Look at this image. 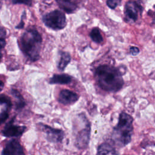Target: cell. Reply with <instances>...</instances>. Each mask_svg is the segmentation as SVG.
I'll return each instance as SVG.
<instances>
[{"mask_svg": "<svg viewBox=\"0 0 155 155\" xmlns=\"http://www.w3.org/2000/svg\"><path fill=\"white\" fill-rule=\"evenodd\" d=\"M94 74L98 85L104 91L117 92L124 85L121 71L112 65L104 64L98 66Z\"/></svg>", "mask_w": 155, "mask_h": 155, "instance_id": "obj_1", "label": "cell"}, {"mask_svg": "<svg viewBox=\"0 0 155 155\" xmlns=\"http://www.w3.org/2000/svg\"><path fill=\"white\" fill-rule=\"evenodd\" d=\"M42 36L34 28H27L20 38V47L24 54L31 61L39 59L42 44Z\"/></svg>", "mask_w": 155, "mask_h": 155, "instance_id": "obj_2", "label": "cell"}, {"mask_svg": "<svg viewBox=\"0 0 155 155\" xmlns=\"http://www.w3.org/2000/svg\"><path fill=\"white\" fill-rule=\"evenodd\" d=\"M133 118L128 113H120L117 125L114 127L111 137L114 142L119 147L128 145L131 140L133 131Z\"/></svg>", "mask_w": 155, "mask_h": 155, "instance_id": "obj_3", "label": "cell"}, {"mask_svg": "<svg viewBox=\"0 0 155 155\" xmlns=\"http://www.w3.org/2000/svg\"><path fill=\"white\" fill-rule=\"evenodd\" d=\"M42 19L47 27L54 30L63 29L67 24L64 13L57 9L43 15Z\"/></svg>", "mask_w": 155, "mask_h": 155, "instance_id": "obj_4", "label": "cell"}, {"mask_svg": "<svg viewBox=\"0 0 155 155\" xmlns=\"http://www.w3.org/2000/svg\"><path fill=\"white\" fill-rule=\"evenodd\" d=\"M143 7L138 1H129L125 5L124 19L127 22L134 23L137 19L139 15L142 14Z\"/></svg>", "mask_w": 155, "mask_h": 155, "instance_id": "obj_5", "label": "cell"}, {"mask_svg": "<svg viewBox=\"0 0 155 155\" xmlns=\"http://www.w3.org/2000/svg\"><path fill=\"white\" fill-rule=\"evenodd\" d=\"M90 123L88 119L86 120L82 128H81L76 136L75 145L79 149L86 148L88 145L90 137Z\"/></svg>", "mask_w": 155, "mask_h": 155, "instance_id": "obj_6", "label": "cell"}, {"mask_svg": "<svg viewBox=\"0 0 155 155\" xmlns=\"http://www.w3.org/2000/svg\"><path fill=\"white\" fill-rule=\"evenodd\" d=\"M41 130L45 134L47 139L53 143L61 142L64 137V132L60 129L54 128L48 125L39 124Z\"/></svg>", "mask_w": 155, "mask_h": 155, "instance_id": "obj_7", "label": "cell"}, {"mask_svg": "<svg viewBox=\"0 0 155 155\" xmlns=\"http://www.w3.org/2000/svg\"><path fill=\"white\" fill-rule=\"evenodd\" d=\"M14 119L15 117H13L10 122L7 123L2 129L1 133L4 136L7 137H19L25 132L26 127L14 124Z\"/></svg>", "mask_w": 155, "mask_h": 155, "instance_id": "obj_8", "label": "cell"}, {"mask_svg": "<svg viewBox=\"0 0 155 155\" xmlns=\"http://www.w3.org/2000/svg\"><path fill=\"white\" fill-rule=\"evenodd\" d=\"M1 155H25L20 143L16 139H11L4 146Z\"/></svg>", "mask_w": 155, "mask_h": 155, "instance_id": "obj_9", "label": "cell"}, {"mask_svg": "<svg viewBox=\"0 0 155 155\" xmlns=\"http://www.w3.org/2000/svg\"><path fill=\"white\" fill-rule=\"evenodd\" d=\"M1 102V113H0V121L2 124L9 116V111L12 108V104L9 97L5 94H1L0 96Z\"/></svg>", "mask_w": 155, "mask_h": 155, "instance_id": "obj_10", "label": "cell"}, {"mask_svg": "<svg viewBox=\"0 0 155 155\" xmlns=\"http://www.w3.org/2000/svg\"><path fill=\"white\" fill-rule=\"evenodd\" d=\"M79 99V96L71 90L64 89L59 93L58 101L64 105H70Z\"/></svg>", "mask_w": 155, "mask_h": 155, "instance_id": "obj_11", "label": "cell"}, {"mask_svg": "<svg viewBox=\"0 0 155 155\" xmlns=\"http://www.w3.org/2000/svg\"><path fill=\"white\" fill-rule=\"evenodd\" d=\"M72 77L67 74H54L49 79L50 84H67L71 82Z\"/></svg>", "mask_w": 155, "mask_h": 155, "instance_id": "obj_12", "label": "cell"}, {"mask_svg": "<svg viewBox=\"0 0 155 155\" xmlns=\"http://www.w3.org/2000/svg\"><path fill=\"white\" fill-rule=\"evenodd\" d=\"M97 155H119V154L110 143L105 142L98 147Z\"/></svg>", "mask_w": 155, "mask_h": 155, "instance_id": "obj_13", "label": "cell"}, {"mask_svg": "<svg viewBox=\"0 0 155 155\" xmlns=\"http://www.w3.org/2000/svg\"><path fill=\"white\" fill-rule=\"evenodd\" d=\"M56 2L58 4L59 7L67 13H73L78 8L77 4L71 1L58 0Z\"/></svg>", "mask_w": 155, "mask_h": 155, "instance_id": "obj_14", "label": "cell"}, {"mask_svg": "<svg viewBox=\"0 0 155 155\" xmlns=\"http://www.w3.org/2000/svg\"><path fill=\"white\" fill-rule=\"evenodd\" d=\"M60 57L57 67L60 71H64L71 61V56L68 52L60 51Z\"/></svg>", "mask_w": 155, "mask_h": 155, "instance_id": "obj_15", "label": "cell"}, {"mask_svg": "<svg viewBox=\"0 0 155 155\" xmlns=\"http://www.w3.org/2000/svg\"><path fill=\"white\" fill-rule=\"evenodd\" d=\"M10 93L16 99L15 103V108L16 110H21L25 105V102L21 93L16 89H11Z\"/></svg>", "mask_w": 155, "mask_h": 155, "instance_id": "obj_16", "label": "cell"}, {"mask_svg": "<svg viewBox=\"0 0 155 155\" xmlns=\"http://www.w3.org/2000/svg\"><path fill=\"white\" fill-rule=\"evenodd\" d=\"M90 36L91 40L96 43L100 44L103 41V37L97 27H94L91 29L90 33Z\"/></svg>", "mask_w": 155, "mask_h": 155, "instance_id": "obj_17", "label": "cell"}, {"mask_svg": "<svg viewBox=\"0 0 155 155\" xmlns=\"http://www.w3.org/2000/svg\"><path fill=\"white\" fill-rule=\"evenodd\" d=\"M120 3H121L120 1H117V0H108V1H107L106 2L107 5L111 9H114Z\"/></svg>", "mask_w": 155, "mask_h": 155, "instance_id": "obj_18", "label": "cell"}, {"mask_svg": "<svg viewBox=\"0 0 155 155\" xmlns=\"http://www.w3.org/2000/svg\"><path fill=\"white\" fill-rule=\"evenodd\" d=\"M140 50L138 47H135V46H131L130 48V52L131 55L133 56H136L139 54Z\"/></svg>", "mask_w": 155, "mask_h": 155, "instance_id": "obj_19", "label": "cell"}, {"mask_svg": "<svg viewBox=\"0 0 155 155\" xmlns=\"http://www.w3.org/2000/svg\"><path fill=\"white\" fill-rule=\"evenodd\" d=\"M12 2L13 4H24L27 5H31V1H13Z\"/></svg>", "mask_w": 155, "mask_h": 155, "instance_id": "obj_20", "label": "cell"}, {"mask_svg": "<svg viewBox=\"0 0 155 155\" xmlns=\"http://www.w3.org/2000/svg\"><path fill=\"white\" fill-rule=\"evenodd\" d=\"M24 22H23L22 17H21V21H20V22L19 23V24H18L17 26H16V28H19V29H20V28H22L24 27Z\"/></svg>", "mask_w": 155, "mask_h": 155, "instance_id": "obj_21", "label": "cell"}, {"mask_svg": "<svg viewBox=\"0 0 155 155\" xmlns=\"http://www.w3.org/2000/svg\"><path fill=\"white\" fill-rule=\"evenodd\" d=\"M153 8H154V12H151V10H149L150 12L152 13V16L153 17V19L155 21V4L153 5Z\"/></svg>", "mask_w": 155, "mask_h": 155, "instance_id": "obj_22", "label": "cell"}, {"mask_svg": "<svg viewBox=\"0 0 155 155\" xmlns=\"http://www.w3.org/2000/svg\"><path fill=\"white\" fill-rule=\"evenodd\" d=\"M3 85H4V83L2 81H1V90H2L3 88Z\"/></svg>", "mask_w": 155, "mask_h": 155, "instance_id": "obj_23", "label": "cell"}]
</instances>
